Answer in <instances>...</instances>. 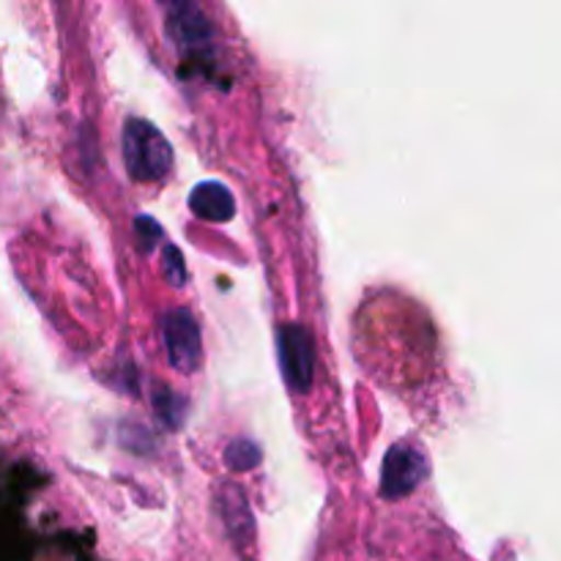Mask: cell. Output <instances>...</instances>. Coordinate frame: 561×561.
I'll list each match as a JSON object with an SVG mask.
<instances>
[{"label":"cell","instance_id":"cell-1","mask_svg":"<svg viewBox=\"0 0 561 561\" xmlns=\"http://www.w3.org/2000/svg\"><path fill=\"white\" fill-rule=\"evenodd\" d=\"M124 164L135 181H162L173 164V148L157 126L129 118L124 126Z\"/></svg>","mask_w":561,"mask_h":561},{"label":"cell","instance_id":"cell-2","mask_svg":"<svg viewBox=\"0 0 561 561\" xmlns=\"http://www.w3.org/2000/svg\"><path fill=\"white\" fill-rule=\"evenodd\" d=\"M427 455L414 442H398L383 458L381 469V496L383 499H403L414 493L425 482Z\"/></svg>","mask_w":561,"mask_h":561},{"label":"cell","instance_id":"cell-3","mask_svg":"<svg viewBox=\"0 0 561 561\" xmlns=\"http://www.w3.org/2000/svg\"><path fill=\"white\" fill-rule=\"evenodd\" d=\"M162 337L164 348H168V362L175 373L181 376H192L201 367L203 345H201V329L192 318L190 310L175 307L162 318Z\"/></svg>","mask_w":561,"mask_h":561},{"label":"cell","instance_id":"cell-4","mask_svg":"<svg viewBox=\"0 0 561 561\" xmlns=\"http://www.w3.org/2000/svg\"><path fill=\"white\" fill-rule=\"evenodd\" d=\"M279 365H283L285 383L294 392H307L316 376V354H312L310 332L299 323H285L277 332Z\"/></svg>","mask_w":561,"mask_h":561},{"label":"cell","instance_id":"cell-5","mask_svg":"<svg viewBox=\"0 0 561 561\" xmlns=\"http://www.w3.org/2000/svg\"><path fill=\"white\" fill-rule=\"evenodd\" d=\"M168 36L179 44L184 53H201L214 42L211 20L203 14L195 3H170L168 5Z\"/></svg>","mask_w":561,"mask_h":561},{"label":"cell","instance_id":"cell-6","mask_svg":"<svg viewBox=\"0 0 561 561\" xmlns=\"http://www.w3.org/2000/svg\"><path fill=\"white\" fill-rule=\"evenodd\" d=\"M190 208L201 219H208V222H228L236 214L233 195L219 181H203V184H197L190 195Z\"/></svg>","mask_w":561,"mask_h":561},{"label":"cell","instance_id":"cell-7","mask_svg":"<svg viewBox=\"0 0 561 561\" xmlns=\"http://www.w3.org/2000/svg\"><path fill=\"white\" fill-rule=\"evenodd\" d=\"M222 510H225V520H228V529L236 540H250L252 537V515L250 507L244 502V493L239 488L228 485L222 491Z\"/></svg>","mask_w":561,"mask_h":561},{"label":"cell","instance_id":"cell-8","mask_svg":"<svg viewBox=\"0 0 561 561\" xmlns=\"http://www.w3.org/2000/svg\"><path fill=\"white\" fill-rule=\"evenodd\" d=\"M225 463L230 471H250L261 463V447L250 438H236L225 449Z\"/></svg>","mask_w":561,"mask_h":561},{"label":"cell","instance_id":"cell-9","mask_svg":"<svg viewBox=\"0 0 561 561\" xmlns=\"http://www.w3.org/2000/svg\"><path fill=\"white\" fill-rule=\"evenodd\" d=\"M164 263H168L170 283H173L175 288H181V285H184V279H186L184 261H181V252L175 250V247H168V250H164Z\"/></svg>","mask_w":561,"mask_h":561}]
</instances>
